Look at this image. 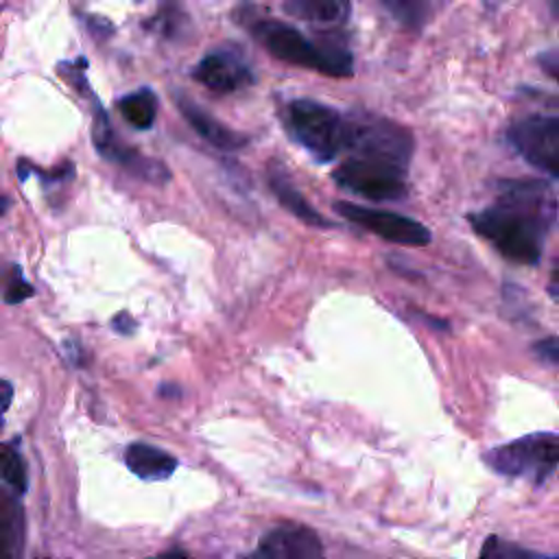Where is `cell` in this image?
Masks as SVG:
<instances>
[{
	"label": "cell",
	"mask_w": 559,
	"mask_h": 559,
	"mask_svg": "<svg viewBox=\"0 0 559 559\" xmlns=\"http://www.w3.org/2000/svg\"><path fill=\"white\" fill-rule=\"evenodd\" d=\"M539 63H542V66H546V72H548L550 76H555V74H557V68H559L557 50H548V52H544V55L539 57Z\"/></svg>",
	"instance_id": "26"
},
{
	"label": "cell",
	"mask_w": 559,
	"mask_h": 559,
	"mask_svg": "<svg viewBox=\"0 0 559 559\" xmlns=\"http://www.w3.org/2000/svg\"><path fill=\"white\" fill-rule=\"evenodd\" d=\"M11 397H13V389L9 382H2L0 380V428H2V417L11 404Z\"/></svg>",
	"instance_id": "25"
},
{
	"label": "cell",
	"mask_w": 559,
	"mask_h": 559,
	"mask_svg": "<svg viewBox=\"0 0 559 559\" xmlns=\"http://www.w3.org/2000/svg\"><path fill=\"white\" fill-rule=\"evenodd\" d=\"M13 271V277L7 280V288H4V301L7 304H17L26 297L33 295V286L22 277V271L20 266H11Z\"/></svg>",
	"instance_id": "21"
},
{
	"label": "cell",
	"mask_w": 559,
	"mask_h": 559,
	"mask_svg": "<svg viewBox=\"0 0 559 559\" xmlns=\"http://www.w3.org/2000/svg\"><path fill=\"white\" fill-rule=\"evenodd\" d=\"M533 352H535V356L537 358H542L544 362H548V365H557L559 362V347H557V336H546V338H542V341H537L535 345H533Z\"/></svg>",
	"instance_id": "22"
},
{
	"label": "cell",
	"mask_w": 559,
	"mask_h": 559,
	"mask_svg": "<svg viewBox=\"0 0 559 559\" xmlns=\"http://www.w3.org/2000/svg\"><path fill=\"white\" fill-rule=\"evenodd\" d=\"M127 467L142 480H166L177 469V459L151 443H131L124 450Z\"/></svg>",
	"instance_id": "14"
},
{
	"label": "cell",
	"mask_w": 559,
	"mask_h": 559,
	"mask_svg": "<svg viewBox=\"0 0 559 559\" xmlns=\"http://www.w3.org/2000/svg\"><path fill=\"white\" fill-rule=\"evenodd\" d=\"M507 142L515 153L548 179L559 177V118L531 114L507 129Z\"/></svg>",
	"instance_id": "7"
},
{
	"label": "cell",
	"mask_w": 559,
	"mask_h": 559,
	"mask_svg": "<svg viewBox=\"0 0 559 559\" xmlns=\"http://www.w3.org/2000/svg\"><path fill=\"white\" fill-rule=\"evenodd\" d=\"M269 186H271V192L275 194V199L293 214L297 216L301 223L310 225V227H319V229H325V227H332V223L321 216L308 201L306 197L290 183V179L286 177V173L282 168H271L269 173Z\"/></svg>",
	"instance_id": "15"
},
{
	"label": "cell",
	"mask_w": 559,
	"mask_h": 559,
	"mask_svg": "<svg viewBox=\"0 0 559 559\" xmlns=\"http://www.w3.org/2000/svg\"><path fill=\"white\" fill-rule=\"evenodd\" d=\"M332 179L338 188L371 201H400L408 190L406 168L367 157H345L332 170Z\"/></svg>",
	"instance_id": "6"
},
{
	"label": "cell",
	"mask_w": 559,
	"mask_h": 559,
	"mask_svg": "<svg viewBox=\"0 0 559 559\" xmlns=\"http://www.w3.org/2000/svg\"><path fill=\"white\" fill-rule=\"evenodd\" d=\"M26 518L13 489L0 485V559H22Z\"/></svg>",
	"instance_id": "13"
},
{
	"label": "cell",
	"mask_w": 559,
	"mask_h": 559,
	"mask_svg": "<svg viewBox=\"0 0 559 559\" xmlns=\"http://www.w3.org/2000/svg\"><path fill=\"white\" fill-rule=\"evenodd\" d=\"M118 111L133 129H151L157 116V96L151 87H140L118 100Z\"/></svg>",
	"instance_id": "17"
},
{
	"label": "cell",
	"mask_w": 559,
	"mask_h": 559,
	"mask_svg": "<svg viewBox=\"0 0 559 559\" xmlns=\"http://www.w3.org/2000/svg\"><path fill=\"white\" fill-rule=\"evenodd\" d=\"M111 325H114L116 332H120V334H131V332L135 330V321H133L127 312L116 314V319L111 321Z\"/></svg>",
	"instance_id": "23"
},
{
	"label": "cell",
	"mask_w": 559,
	"mask_h": 559,
	"mask_svg": "<svg viewBox=\"0 0 559 559\" xmlns=\"http://www.w3.org/2000/svg\"><path fill=\"white\" fill-rule=\"evenodd\" d=\"M192 79L214 94H234L242 87H249L255 81V74L240 50L223 46L210 50L192 68Z\"/></svg>",
	"instance_id": "10"
},
{
	"label": "cell",
	"mask_w": 559,
	"mask_h": 559,
	"mask_svg": "<svg viewBox=\"0 0 559 559\" xmlns=\"http://www.w3.org/2000/svg\"><path fill=\"white\" fill-rule=\"evenodd\" d=\"M345 116L347 157H367L408 168V162L415 151V140L406 127L367 111H354Z\"/></svg>",
	"instance_id": "4"
},
{
	"label": "cell",
	"mask_w": 559,
	"mask_h": 559,
	"mask_svg": "<svg viewBox=\"0 0 559 559\" xmlns=\"http://www.w3.org/2000/svg\"><path fill=\"white\" fill-rule=\"evenodd\" d=\"M480 559H557V557L555 555L535 552V550H528V548H520V546H515L511 542L500 539L498 535H491L483 544Z\"/></svg>",
	"instance_id": "19"
},
{
	"label": "cell",
	"mask_w": 559,
	"mask_h": 559,
	"mask_svg": "<svg viewBox=\"0 0 559 559\" xmlns=\"http://www.w3.org/2000/svg\"><path fill=\"white\" fill-rule=\"evenodd\" d=\"M240 559H325L319 535L295 522L273 526L255 546L253 552Z\"/></svg>",
	"instance_id": "11"
},
{
	"label": "cell",
	"mask_w": 559,
	"mask_h": 559,
	"mask_svg": "<svg viewBox=\"0 0 559 559\" xmlns=\"http://www.w3.org/2000/svg\"><path fill=\"white\" fill-rule=\"evenodd\" d=\"M155 559H186L181 552H168V555H162V557H155Z\"/></svg>",
	"instance_id": "27"
},
{
	"label": "cell",
	"mask_w": 559,
	"mask_h": 559,
	"mask_svg": "<svg viewBox=\"0 0 559 559\" xmlns=\"http://www.w3.org/2000/svg\"><path fill=\"white\" fill-rule=\"evenodd\" d=\"M2 207H4V201H2V197H0V212H2Z\"/></svg>",
	"instance_id": "28"
},
{
	"label": "cell",
	"mask_w": 559,
	"mask_h": 559,
	"mask_svg": "<svg viewBox=\"0 0 559 559\" xmlns=\"http://www.w3.org/2000/svg\"><path fill=\"white\" fill-rule=\"evenodd\" d=\"M249 31L255 41L280 61L317 70L328 76H352L354 72V57L338 41H312L295 26L273 17H255L249 22Z\"/></svg>",
	"instance_id": "2"
},
{
	"label": "cell",
	"mask_w": 559,
	"mask_h": 559,
	"mask_svg": "<svg viewBox=\"0 0 559 559\" xmlns=\"http://www.w3.org/2000/svg\"><path fill=\"white\" fill-rule=\"evenodd\" d=\"M382 7L406 28L419 31L428 17V2H411V0H384Z\"/></svg>",
	"instance_id": "20"
},
{
	"label": "cell",
	"mask_w": 559,
	"mask_h": 559,
	"mask_svg": "<svg viewBox=\"0 0 559 559\" xmlns=\"http://www.w3.org/2000/svg\"><path fill=\"white\" fill-rule=\"evenodd\" d=\"M485 461L502 476L531 478L535 485H544L557 467L559 441L555 432H533L491 448Z\"/></svg>",
	"instance_id": "5"
},
{
	"label": "cell",
	"mask_w": 559,
	"mask_h": 559,
	"mask_svg": "<svg viewBox=\"0 0 559 559\" xmlns=\"http://www.w3.org/2000/svg\"><path fill=\"white\" fill-rule=\"evenodd\" d=\"M181 116L188 120V124L207 142L212 144L214 148L218 151H225V153H234V151H240L247 146V135L221 124L212 114H207L199 103H194L192 98H188L186 94L181 92H175L173 94Z\"/></svg>",
	"instance_id": "12"
},
{
	"label": "cell",
	"mask_w": 559,
	"mask_h": 559,
	"mask_svg": "<svg viewBox=\"0 0 559 559\" xmlns=\"http://www.w3.org/2000/svg\"><path fill=\"white\" fill-rule=\"evenodd\" d=\"M94 144L103 153V157L116 162L118 166H122L124 170H129L131 175L144 179L148 183L164 186L170 181V170L162 162L151 159L116 140L109 118L103 111L98 100H94Z\"/></svg>",
	"instance_id": "9"
},
{
	"label": "cell",
	"mask_w": 559,
	"mask_h": 559,
	"mask_svg": "<svg viewBox=\"0 0 559 559\" xmlns=\"http://www.w3.org/2000/svg\"><path fill=\"white\" fill-rule=\"evenodd\" d=\"M334 210L345 216L347 221L360 225L362 229L380 236L382 240L395 242V245H406V247H424L432 240L430 229L404 214L391 212V210H376V207H365L356 205L349 201H336Z\"/></svg>",
	"instance_id": "8"
},
{
	"label": "cell",
	"mask_w": 559,
	"mask_h": 559,
	"mask_svg": "<svg viewBox=\"0 0 559 559\" xmlns=\"http://www.w3.org/2000/svg\"><path fill=\"white\" fill-rule=\"evenodd\" d=\"M491 205L467 216L472 229L498 253L535 266L557 221L555 190L544 179H500Z\"/></svg>",
	"instance_id": "1"
},
{
	"label": "cell",
	"mask_w": 559,
	"mask_h": 559,
	"mask_svg": "<svg viewBox=\"0 0 559 559\" xmlns=\"http://www.w3.org/2000/svg\"><path fill=\"white\" fill-rule=\"evenodd\" d=\"M0 483L13 489L17 496L26 491V467L20 452L9 445L0 443Z\"/></svg>",
	"instance_id": "18"
},
{
	"label": "cell",
	"mask_w": 559,
	"mask_h": 559,
	"mask_svg": "<svg viewBox=\"0 0 559 559\" xmlns=\"http://www.w3.org/2000/svg\"><path fill=\"white\" fill-rule=\"evenodd\" d=\"M282 9L299 20L306 22H319V24H338L343 22L352 4L343 0H286Z\"/></svg>",
	"instance_id": "16"
},
{
	"label": "cell",
	"mask_w": 559,
	"mask_h": 559,
	"mask_svg": "<svg viewBox=\"0 0 559 559\" xmlns=\"http://www.w3.org/2000/svg\"><path fill=\"white\" fill-rule=\"evenodd\" d=\"M92 33H96L98 37H107V33H111V24L105 20V17H98V15H90L87 20Z\"/></svg>",
	"instance_id": "24"
},
{
	"label": "cell",
	"mask_w": 559,
	"mask_h": 559,
	"mask_svg": "<svg viewBox=\"0 0 559 559\" xmlns=\"http://www.w3.org/2000/svg\"><path fill=\"white\" fill-rule=\"evenodd\" d=\"M286 129L312 159L332 162L345 153L347 116L312 98H295L286 107Z\"/></svg>",
	"instance_id": "3"
}]
</instances>
